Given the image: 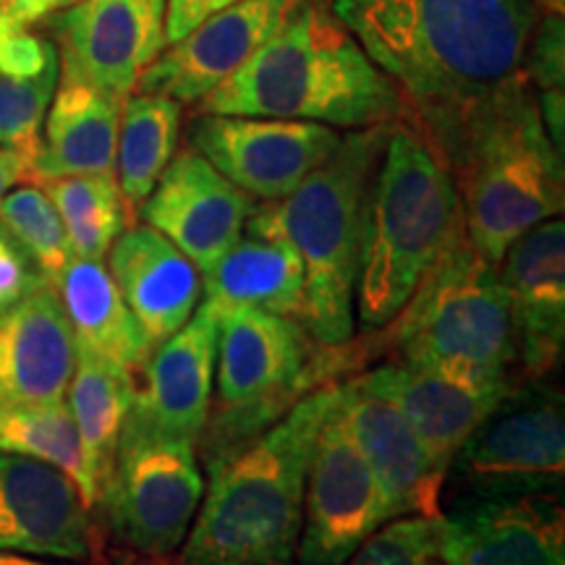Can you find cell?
Masks as SVG:
<instances>
[{"label":"cell","instance_id":"1","mask_svg":"<svg viewBox=\"0 0 565 565\" xmlns=\"http://www.w3.org/2000/svg\"><path fill=\"white\" fill-rule=\"evenodd\" d=\"M333 17L401 89L437 152L475 113L526 79L534 0H335Z\"/></svg>","mask_w":565,"mask_h":565},{"label":"cell","instance_id":"2","mask_svg":"<svg viewBox=\"0 0 565 565\" xmlns=\"http://www.w3.org/2000/svg\"><path fill=\"white\" fill-rule=\"evenodd\" d=\"M200 110L349 131L408 121L401 89L359 40L333 13L303 3L236 74L204 97Z\"/></svg>","mask_w":565,"mask_h":565},{"label":"cell","instance_id":"3","mask_svg":"<svg viewBox=\"0 0 565 565\" xmlns=\"http://www.w3.org/2000/svg\"><path fill=\"white\" fill-rule=\"evenodd\" d=\"M335 398L322 385L236 454L210 463L181 565H294L317 435Z\"/></svg>","mask_w":565,"mask_h":565},{"label":"cell","instance_id":"4","mask_svg":"<svg viewBox=\"0 0 565 565\" xmlns=\"http://www.w3.org/2000/svg\"><path fill=\"white\" fill-rule=\"evenodd\" d=\"M466 236L448 168L414 126L393 124L370 189L359 254L353 317L364 333L387 328L427 273Z\"/></svg>","mask_w":565,"mask_h":565},{"label":"cell","instance_id":"5","mask_svg":"<svg viewBox=\"0 0 565 565\" xmlns=\"http://www.w3.org/2000/svg\"><path fill=\"white\" fill-rule=\"evenodd\" d=\"M435 154L461 196L469 242L494 265L515 238L563 212V154L529 79L475 113Z\"/></svg>","mask_w":565,"mask_h":565},{"label":"cell","instance_id":"6","mask_svg":"<svg viewBox=\"0 0 565 565\" xmlns=\"http://www.w3.org/2000/svg\"><path fill=\"white\" fill-rule=\"evenodd\" d=\"M393 124L351 129L338 150L280 202L254 204L252 217L280 233L303 270L301 322L320 345L353 338L359 254L366 202Z\"/></svg>","mask_w":565,"mask_h":565},{"label":"cell","instance_id":"7","mask_svg":"<svg viewBox=\"0 0 565 565\" xmlns=\"http://www.w3.org/2000/svg\"><path fill=\"white\" fill-rule=\"evenodd\" d=\"M387 328L408 364L490 374H511L519 364V333L500 267L469 236L427 273Z\"/></svg>","mask_w":565,"mask_h":565},{"label":"cell","instance_id":"8","mask_svg":"<svg viewBox=\"0 0 565 565\" xmlns=\"http://www.w3.org/2000/svg\"><path fill=\"white\" fill-rule=\"evenodd\" d=\"M312 341L296 317L217 303V414L215 424H207L210 463L252 443L328 377L333 362L312 359Z\"/></svg>","mask_w":565,"mask_h":565},{"label":"cell","instance_id":"9","mask_svg":"<svg viewBox=\"0 0 565 565\" xmlns=\"http://www.w3.org/2000/svg\"><path fill=\"white\" fill-rule=\"evenodd\" d=\"M204 494L196 443L162 429L134 398L97 505L113 545L171 557L181 550Z\"/></svg>","mask_w":565,"mask_h":565},{"label":"cell","instance_id":"10","mask_svg":"<svg viewBox=\"0 0 565 565\" xmlns=\"http://www.w3.org/2000/svg\"><path fill=\"white\" fill-rule=\"evenodd\" d=\"M387 521L391 503L353 440L335 385L307 471L296 565H345Z\"/></svg>","mask_w":565,"mask_h":565},{"label":"cell","instance_id":"11","mask_svg":"<svg viewBox=\"0 0 565 565\" xmlns=\"http://www.w3.org/2000/svg\"><path fill=\"white\" fill-rule=\"evenodd\" d=\"M343 134L315 121L259 116H202L189 124V147L242 192L280 202L341 145Z\"/></svg>","mask_w":565,"mask_h":565},{"label":"cell","instance_id":"12","mask_svg":"<svg viewBox=\"0 0 565 565\" xmlns=\"http://www.w3.org/2000/svg\"><path fill=\"white\" fill-rule=\"evenodd\" d=\"M168 0H79L47 17L61 79L126 100L166 51Z\"/></svg>","mask_w":565,"mask_h":565},{"label":"cell","instance_id":"13","mask_svg":"<svg viewBox=\"0 0 565 565\" xmlns=\"http://www.w3.org/2000/svg\"><path fill=\"white\" fill-rule=\"evenodd\" d=\"M359 383L391 398L414 427L437 469L448 475L466 440L515 393L513 374L433 364H383Z\"/></svg>","mask_w":565,"mask_h":565},{"label":"cell","instance_id":"14","mask_svg":"<svg viewBox=\"0 0 565 565\" xmlns=\"http://www.w3.org/2000/svg\"><path fill=\"white\" fill-rule=\"evenodd\" d=\"M303 0H238L212 13L141 71L137 92L202 103L236 74Z\"/></svg>","mask_w":565,"mask_h":565},{"label":"cell","instance_id":"15","mask_svg":"<svg viewBox=\"0 0 565 565\" xmlns=\"http://www.w3.org/2000/svg\"><path fill=\"white\" fill-rule=\"evenodd\" d=\"M252 210V196L194 150L173 154L139 207L141 221L179 246L200 273L242 238Z\"/></svg>","mask_w":565,"mask_h":565},{"label":"cell","instance_id":"16","mask_svg":"<svg viewBox=\"0 0 565 565\" xmlns=\"http://www.w3.org/2000/svg\"><path fill=\"white\" fill-rule=\"evenodd\" d=\"M89 513L79 487L61 469L0 450V550L89 561Z\"/></svg>","mask_w":565,"mask_h":565},{"label":"cell","instance_id":"17","mask_svg":"<svg viewBox=\"0 0 565 565\" xmlns=\"http://www.w3.org/2000/svg\"><path fill=\"white\" fill-rule=\"evenodd\" d=\"M448 565H565L563 508L534 494H490L440 513Z\"/></svg>","mask_w":565,"mask_h":565},{"label":"cell","instance_id":"18","mask_svg":"<svg viewBox=\"0 0 565 565\" xmlns=\"http://www.w3.org/2000/svg\"><path fill=\"white\" fill-rule=\"evenodd\" d=\"M519 333V364L529 380L555 372L565 349V223L529 228L500 259Z\"/></svg>","mask_w":565,"mask_h":565},{"label":"cell","instance_id":"19","mask_svg":"<svg viewBox=\"0 0 565 565\" xmlns=\"http://www.w3.org/2000/svg\"><path fill=\"white\" fill-rule=\"evenodd\" d=\"M458 475L479 484L555 482L565 471V419L561 395L515 393L458 450Z\"/></svg>","mask_w":565,"mask_h":565},{"label":"cell","instance_id":"20","mask_svg":"<svg viewBox=\"0 0 565 565\" xmlns=\"http://www.w3.org/2000/svg\"><path fill=\"white\" fill-rule=\"evenodd\" d=\"M76 341L53 282L42 278L0 312V406L63 404Z\"/></svg>","mask_w":565,"mask_h":565},{"label":"cell","instance_id":"21","mask_svg":"<svg viewBox=\"0 0 565 565\" xmlns=\"http://www.w3.org/2000/svg\"><path fill=\"white\" fill-rule=\"evenodd\" d=\"M338 404L353 440L383 487L393 519L437 515L445 471L437 469L414 427L385 395L349 380L338 383Z\"/></svg>","mask_w":565,"mask_h":565},{"label":"cell","instance_id":"22","mask_svg":"<svg viewBox=\"0 0 565 565\" xmlns=\"http://www.w3.org/2000/svg\"><path fill=\"white\" fill-rule=\"evenodd\" d=\"M217 366V303L204 299L183 328L158 343L137 385V401L168 433L202 440Z\"/></svg>","mask_w":565,"mask_h":565},{"label":"cell","instance_id":"23","mask_svg":"<svg viewBox=\"0 0 565 565\" xmlns=\"http://www.w3.org/2000/svg\"><path fill=\"white\" fill-rule=\"evenodd\" d=\"M108 259L126 307L152 345L171 338L200 307V267L147 223L124 228Z\"/></svg>","mask_w":565,"mask_h":565},{"label":"cell","instance_id":"24","mask_svg":"<svg viewBox=\"0 0 565 565\" xmlns=\"http://www.w3.org/2000/svg\"><path fill=\"white\" fill-rule=\"evenodd\" d=\"M121 105L87 84L58 82L30 160V179L45 183L63 175L113 173Z\"/></svg>","mask_w":565,"mask_h":565},{"label":"cell","instance_id":"25","mask_svg":"<svg viewBox=\"0 0 565 565\" xmlns=\"http://www.w3.org/2000/svg\"><path fill=\"white\" fill-rule=\"evenodd\" d=\"M202 294L215 303H244L301 320V259L280 233L249 212L242 238L202 273Z\"/></svg>","mask_w":565,"mask_h":565},{"label":"cell","instance_id":"26","mask_svg":"<svg viewBox=\"0 0 565 565\" xmlns=\"http://www.w3.org/2000/svg\"><path fill=\"white\" fill-rule=\"evenodd\" d=\"M53 286L74 330V341L105 362L121 366L139 383L154 345L126 307L103 259L71 257Z\"/></svg>","mask_w":565,"mask_h":565},{"label":"cell","instance_id":"27","mask_svg":"<svg viewBox=\"0 0 565 565\" xmlns=\"http://www.w3.org/2000/svg\"><path fill=\"white\" fill-rule=\"evenodd\" d=\"M66 395L68 412L82 440L84 461L100 498L121 427L137 398V377L76 343V364Z\"/></svg>","mask_w":565,"mask_h":565},{"label":"cell","instance_id":"28","mask_svg":"<svg viewBox=\"0 0 565 565\" xmlns=\"http://www.w3.org/2000/svg\"><path fill=\"white\" fill-rule=\"evenodd\" d=\"M181 134V103L131 92L121 105L116 168L126 212L141 207L173 160Z\"/></svg>","mask_w":565,"mask_h":565},{"label":"cell","instance_id":"29","mask_svg":"<svg viewBox=\"0 0 565 565\" xmlns=\"http://www.w3.org/2000/svg\"><path fill=\"white\" fill-rule=\"evenodd\" d=\"M58 210L68 249L82 259H105L126 228V204L116 173L63 175L40 183Z\"/></svg>","mask_w":565,"mask_h":565},{"label":"cell","instance_id":"30","mask_svg":"<svg viewBox=\"0 0 565 565\" xmlns=\"http://www.w3.org/2000/svg\"><path fill=\"white\" fill-rule=\"evenodd\" d=\"M0 450L55 466L74 479L89 511L97 505V487L89 477L66 401L42 406H0Z\"/></svg>","mask_w":565,"mask_h":565},{"label":"cell","instance_id":"31","mask_svg":"<svg viewBox=\"0 0 565 565\" xmlns=\"http://www.w3.org/2000/svg\"><path fill=\"white\" fill-rule=\"evenodd\" d=\"M0 223L6 225L19 249L38 265L47 282H55L68 259L74 257L58 210L53 207L51 196L42 192V186L32 183V186L13 189L6 194L0 202Z\"/></svg>","mask_w":565,"mask_h":565},{"label":"cell","instance_id":"32","mask_svg":"<svg viewBox=\"0 0 565 565\" xmlns=\"http://www.w3.org/2000/svg\"><path fill=\"white\" fill-rule=\"evenodd\" d=\"M58 79V55L34 76H0V147L32 160Z\"/></svg>","mask_w":565,"mask_h":565},{"label":"cell","instance_id":"33","mask_svg":"<svg viewBox=\"0 0 565 565\" xmlns=\"http://www.w3.org/2000/svg\"><path fill=\"white\" fill-rule=\"evenodd\" d=\"M345 565H448L443 553L440 513L387 521Z\"/></svg>","mask_w":565,"mask_h":565},{"label":"cell","instance_id":"34","mask_svg":"<svg viewBox=\"0 0 565 565\" xmlns=\"http://www.w3.org/2000/svg\"><path fill=\"white\" fill-rule=\"evenodd\" d=\"M524 74L534 89H563L565 24L561 13H550L540 26H534L524 55Z\"/></svg>","mask_w":565,"mask_h":565},{"label":"cell","instance_id":"35","mask_svg":"<svg viewBox=\"0 0 565 565\" xmlns=\"http://www.w3.org/2000/svg\"><path fill=\"white\" fill-rule=\"evenodd\" d=\"M42 278H34L32 259L19 249L13 238L0 242V312L17 303Z\"/></svg>","mask_w":565,"mask_h":565},{"label":"cell","instance_id":"36","mask_svg":"<svg viewBox=\"0 0 565 565\" xmlns=\"http://www.w3.org/2000/svg\"><path fill=\"white\" fill-rule=\"evenodd\" d=\"M238 0H168L166 3V42L173 45L183 34H189L196 24L212 13L228 9Z\"/></svg>","mask_w":565,"mask_h":565},{"label":"cell","instance_id":"37","mask_svg":"<svg viewBox=\"0 0 565 565\" xmlns=\"http://www.w3.org/2000/svg\"><path fill=\"white\" fill-rule=\"evenodd\" d=\"M55 9V0H0V34L11 30H32Z\"/></svg>","mask_w":565,"mask_h":565},{"label":"cell","instance_id":"38","mask_svg":"<svg viewBox=\"0 0 565 565\" xmlns=\"http://www.w3.org/2000/svg\"><path fill=\"white\" fill-rule=\"evenodd\" d=\"M89 561L92 565H181L175 555L171 557L141 555L121 545H105V542H95V545H92Z\"/></svg>","mask_w":565,"mask_h":565},{"label":"cell","instance_id":"39","mask_svg":"<svg viewBox=\"0 0 565 565\" xmlns=\"http://www.w3.org/2000/svg\"><path fill=\"white\" fill-rule=\"evenodd\" d=\"M24 179H30V158L0 147V202H3V196Z\"/></svg>","mask_w":565,"mask_h":565},{"label":"cell","instance_id":"40","mask_svg":"<svg viewBox=\"0 0 565 565\" xmlns=\"http://www.w3.org/2000/svg\"><path fill=\"white\" fill-rule=\"evenodd\" d=\"M0 565H58V563H45V561H38V557H32V555L0 550Z\"/></svg>","mask_w":565,"mask_h":565},{"label":"cell","instance_id":"41","mask_svg":"<svg viewBox=\"0 0 565 565\" xmlns=\"http://www.w3.org/2000/svg\"><path fill=\"white\" fill-rule=\"evenodd\" d=\"M79 3V0H55V9H66V6Z\"/></svg>","mask_w":565,"mask_h":565},{"label":"cell","instance_id":"42","mask_svg":"<svg viewBox=\"0 0 565 565\" xmlns=\"http://www.w3.org/2000/svg\"><path fill=\"white\" fill-rule=\"evenodd\" d=\"M3 238H11V236H9V231H6V225L0 223V242H3Z\"/></svg>","mask_w":565,"mask_h":565}]
</instances>
